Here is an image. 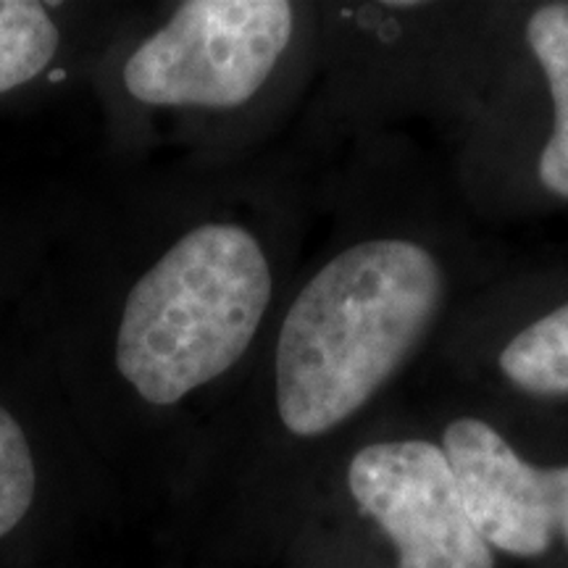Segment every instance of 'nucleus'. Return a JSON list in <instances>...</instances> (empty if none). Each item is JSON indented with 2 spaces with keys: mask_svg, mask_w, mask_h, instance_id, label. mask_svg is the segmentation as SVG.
<instances>
[{
  "mask_svg": "<svg viewBox=\"0 0 568 568\" xmlns=\"http://www.w3.org/2000/svg\"><path fill=\"white\" fill-rule=\"evenodd\" d=\"M445 303V268L406 237H368L324 261L284 311L274 410L295 439L335 435L406 366Z\"/></svg>",
  "mask_w": 568,
  "mask_h": 568,
  "instance_id": "obj_1",
  "label": "nucleus"
},
{
  "mask_svg": "<svg viewBox=\"0 0 568 568\" xmlns=\"http://www.w3.org/2000/svg\"><path fill=\"white\" fill-rule=\"evenodd\" d=\"M274 272L251 226L213 219L184 230L126 290L111 361L140 406L180 408L237 368L266 322Z\"/></svg>",
  "mask_w": 568,
  "mask_h": 568,
  "instance_id": "obj_2",
  "label": "nucleus"
},
{
  "mask_svg": "<svg viewBox=\"0 0 568 568\" xmlns=\"http://www.w3.org/2000/svg\"><path fill=\"white\" fill-rule=\"evenodd\" d=\"M295 34L284 0H187L124 63L132 101L153 109L230 111L272 80Z\"/></svg>",
  "mask_w": 568,
  "mask_h": 568,
  "instance_id": "obj_3",
  "label": "nucleus"
},
{
  "mask_svg": "<svg viewBox=\"0 0 568 568\" xmlns=\"http://www.w3.org/2000/svg\"><path fill=\"white\" fill-rule=\"evenodd\" d=\"M364 568H500L474 527L443 447L426 437H382L355 447L343 471Z\"/></svg>",
  "mask_w": 568,
  "mask_h": 568,
  "instance_id": "obj_4",
  "label": "nucleus"
},
{
  "mask_svg": "<svg viewBox=\"0 0 568 568\" xmlns=\"http://www.w3.org/2000/svg\"><path fill=\"white\" fill-rule=\"evenodd\" d=\"M439 447L500 564L568 568V464H535L477 416L453 418Z\"/></svg>",
  "mask_w": 568,
  "mask_h": 568,
  "instance_id": "obj_5",
  "label": "nucleus"
},
{
  "mask_svg": "<svg viewBox=\"0 0 568 568\" xmlns=\"http://www.w3.org/2000/svg\"><path fill=\"white\" fill-rule=\"evenodd\" d=\"M531 48L552 101V126L539 153V182L556 197L568 201V0L545 3L527 21Z\"/></svg>",
  "mask_w": 568,
  "mask_h": 568,
  "instance_id": "obj_6",
  "label": "nucleus"
},
{
  "mask_svg": "<svg viewBox=\"0 0 568 568\" xmlns=\"http://www.w3.org/2000/svg\"><path fill=\"white\" fill-rule=\"evenodd\" d=\"M497 366L510 385L537 397H568V303L508 339Z\"/></svg>",
  "mask_w": 568,
  "mask_h": 568,
  "instance_id": "obj_7",
  "label": "nucleus"
},
{
  "mask_svg": "<svg viewBox=\"0 0 568 568\" xmlns=\"http://www.w3.org/2000/svg\"><path fill=\"white\" fill-rule=\"evenodd\" d=\"M59 51L61 27L48 6L0 0V95L38 80Z\"/></svg>",
  "mask_w": 568,
  "mask_h": 568,
  "instance_id": "obj_8",
  "label": "nucleus"
},
{
  "mask_svg": "<svg viewBox=\"0 0 568 568\" xmlns=\"http://www.w3.org/2000/svg\"><path fill=\"white\" fill-rule=\"evenodd\" d=\"M38 495V464L19 416L0 400V539L30 514Z\"/></svg>",
  "mask_w": 568,
  "mask_h": 568,
  "instance_id": "obj_9",
  "label": "nucleus"
}]
</instances>
